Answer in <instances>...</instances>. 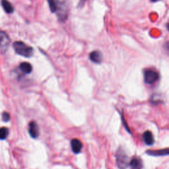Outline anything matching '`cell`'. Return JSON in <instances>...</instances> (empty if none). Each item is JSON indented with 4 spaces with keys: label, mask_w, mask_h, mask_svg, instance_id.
Returning <instances> with one entry per match:
<instances>
[{
    "label": "cell",
    "mask_w": 169,
    "mask_h": 169,
    "mask_svg": "<svg viewBox=\"0 0 169 169\" xmlns=\"http://www.w3.org/2000/svg\"><path fill=\"white\" fill-rule=\"evenodd\" d=\"M29 132L33 138H37L39 136V129L35 122H30L29 125Z\"/></svg>",
    "instance_id": "8992f818"
},
{
    "label": "cell",
    "mask_w": 169,
    "mask_h": 169,
    "mask_svg": "<svg viewBox=\"0 0 169 169\" xmlns=\"http://www.w3.org/2000/svg\"><path fill=\"white\" fill-rule=\"evenodd\" d=\"M71 149L73 152L77 154L80 153V151L82 149V147H83V144L77 139H73L71 141Z\"/></svg>",
    "instance_id": "ba28073f"
},
{
    "label": "cell",
    "mask_w": 169,
    "mask_h": 169,
    "mask_svg": "<svg viewBox=\"0 0 169 169\" xmlns=\"http://www.w3.org/2000/svg\"><path fill=\"white\" fill-rule=\"evenodd\" d=\"M10 43V37L5 32L0 31V51L2 52V53L6 52Z\"/></svg>",
    "instance_id": "277c9868"
},
{
    "label": "cell",
    "mask_w": 169,
    "mask_h": 169,
    "mask_svg": "<svg viewBox=\"0 0 169 169\" xmlns=\"http://www.w3.org/2000/svg\"><path fill=\"white\" fill-rule=\"evenodd\" d=\"M89 58L93 63H101L102 61L103 56L100 51L95 50L89 54Z\"/></svg>",
    "instance_id": "52a82bcc"
},
{
    "label": "cell",
    "mask_w": 169,
    "mask_h": 169,
    "mask_svg": "<svg viewBox=\"0 0 169 169\" xmlns=\"http://www.w3.org/2000/svg\"><path fill=\"white\" fill-rule=\"evenodd\" d=\"M145 82L147 84H153L159 79V74L153 70H148L145 73Z\"/></svg>",
    "instance_id": "5b68a950"
},
{
    "label": "cell",
    "mask_w": 169,
    "mask_h": 169,
    "mask_svg": "<svg viewBox=\"0 0 169 169\" xmlns=\"http://www.w3.org/2000/svg\"><path fill=\"white\" fill-rule=\"evenodd\" d=\"M147 154L154 156H161V155H167L168 154V149H163L160 151H147Z\"/></svg>",
    "instance_id": "4fadbf2b"
},
{
    "label": "cell",
    "mask_w": 169,
    "mask_h": 169,
    "mask_svg": "<svg viewBox=\"0 0 169 169\" xmlns=\"http://www.w3.org/2000/svg\"><path fill=\"white\" fill-rule=\"evenodd\" d=\"M2 120L4 121V122H8L10 120V115L7 112H3L2 114Z\"/></svg>",
    "instance_id": "2e32d148"
},
{
    "label": "cell",
    "mask_w": 169,
    "mask_h": 169,
    "mask_svg": "<svg viewBox=\"0 0 169 169\" xmlns=\"http://www.w3.org/2000/svg\"><path fill=\"white\" fill-rule=\"evenodd\" d=\"M20 69L23 73H31L33 70V67L31 64L27 62H23L20 64Z\"/></svg>",
    "instance_id": "7c38bea8"
},
{
    "label": "cell",
    "mask_w": 169,
    "mask_h": 169,
    "mask_svg": "<svg viewBox=\"0 0 169 169\" xmlns=\"http://www.w3.org/2000/svg\"><path fill=\"white\" fill-rule=\"evenodd\" d=\"M67 0H57V10L58 17L61 21L67 19L68 16V5Z\"/></svg>",
    "instance_id": "7a4b0ae2"
},
{
    "label": "cell",
    "mask_w": 169,
    "mask_h": 169,
    "mask_svg": "<svg viewBox=\"0 0 169 169\" xmlns=\"http://www.w3.org/2000/svg\"><path fill=\"white\" fill-rule=\"evenodd\" d=\"M144 140L145 144L148 145H152L154 144V138L152 133L149 131H146L144 133Z\"/></svg>",
    "instance_id": "30bf717a"
},
{
    "label": "cell",
    "mask_w": 169,
    "mask_h": 169,
    "mask_svg": "<svg viewBox=\"0 0 169 169\" xmlns=\"http://www.w3.org/2000/svg\"><path fill=\"white\" fill-rule=\"evenodd\" d=\"M49 4L50 11L52 13H56L57 10V0H47Z\"/></svg>",
    "instance_id": "9a60e30c"
},
{
    "label": "cell",
    "mask_w": 169,
    "mask_h": 169,
    "mask_svg": "<svg viewBox=\"0 0 169 169\" xmlns=\"http://www.w3.org/2000/svg\"><path fill=\"white\" fill-rule=\"evenodd\" d=\"M13 48L17 54L26 58L31 57L34 54V50L32 47L21 41H17L13 43Z\"/></svg>",
    "instance_id": "6da1fadb"
},
{
    "label": "cell",
    "mask_w": 169,
    "mask_h": 169,
    "mask_svg": "<svg viewBox=\"0 0 169 169\" xmlns=\"http://www.w3.org/2000/svg\"><path fill=\"white\" fill-rule=\"evenodd\" d=\"M116 164L120 169H125L128 165V157L122 149H119L117 151Z\"/></svg>",
    "instance_id": "3957f363"
},
{
    "label": "cell",
    "mask_w": 169,
    "mask_h": 169,
    "mask_svg": "<svg viewBox=\"0 0 169 169\" xmlns=\"http://www.w3.org/2000/svg\"><path fill=\"white\" fill-rule=\"evenodd\" d=\"M2 6L7 13H12L14 11L13 7L10 2H8L7 0H2Z\"/></svg>",
    "instance_id": "8fae6325"
},
{
    "label": "cell",
    "mask_w": 169,
    "mask_h": 169,
    "mask_svg": "<svg viewBox=\"0 0 169 169\" xmlns=\"http://www.w3.org/2000/svg\"><path fill=\"white\" fill-rule=\"evenodd\" d=\"M9 135V129L6 127L0 128V140H6Z\"/></svg>",
    "instance_id": "5bb4252c"
},
{
    "label": "cell",
    "mask_w": 169,
    "mask_h": 169,
    "mask_svg": "<svg viewBox=\"0 0 169 169\" xmlns=\"http://www.w3.org/2000/svg\"><path fill=\"white\" fill-rule=\"evenodd\" d=\"M142 161L140 157H134L129 162V166L131 169H142Z\"/></svg>",
    "instance_id": "9c48e42d"
},
{
    "label": "cell",
    "mask_w": 169,
    "mask_h": 169,
    "mask_svg": "<svg viewBox=\"0 0 169 169\" xmlns=\"http://www.w3.org/2000/svg\"><path fill=\"white\" fill-rule=\"evenodd\" d=\"M150 1H151V2H157V1H158V0H150Z\"/></svg>",
    "instance_id": "e0dca14e"
}]
</instances>
